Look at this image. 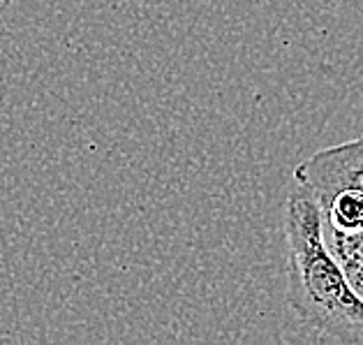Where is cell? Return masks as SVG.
<instances>
[{"label": "cell", "instance_id": "cell-1", "mask_svg": "<svg viewBox=\"0 0 363 345\" xmlns=\"http://www.w3.org/2000/svg\"><path fill=\"white\" fill-rule=\"evenodd\" d=\"M285 241L287 302L298 322L333 339H361L363 299L326 248L315 195L298 183L285 204Z\"/></svg>", "mask_w": 363, "mask_h": 345}, {"label": "cell", "instance_id": "cell-2", "mask_svg": "<svg viewBox=\"0 0 363 345\" xmlns=\"http://www.w3.org/2000/svg\"><path fill=\"white\" fill-rule=\"evenodd\" d=\"M298 185L322 199L338 190H357L363 195V137L322 148L294 167Z\"/></svg>", "mask_w": 363, "mask_h": 345}, {"label": "cell", "instance_id": "cell-3", "mask_svg": "<svg viewBox=\"0 0 363 345\" xmlns=\"http://www.w3.org/2000/svg\"><path fill=\"white\" fill-rule=\"evenodd\" d=\"M324 241L363 232V195L357 190H338L317 199Z\"/></svg>", "mask_w": 363, "mask_h": 345}, {"label": "cell", "instance_id": "cell-4", "mask_svg": "<svg viewBox=\"0 0 363 345\" xmlns=\"http://www.w3.org/2000/svg\"><path fill=\"white\" fill-rule=\"evenodd\" d=\"M345 273H347V278L352 283L354 292H357V295L363 299V264H359V267H354V269L345 271Z\"/></svg>", "mask_w": 363, "mask_h": 345}, {"label": "cell", "instance_id": "cell-5", "mask_svg": "<svg viewBox=\"0 0 363 345\" xmlns=\"http://www.w3.org/2000/svg\"><path fill=\"white\" fill-rule=\"evenodd\" d=\"M10 3H12V0H0V16H3V12L10 7Z\"/></svg>", "mask_w": 363, "mask_h": 345}]
</instances>
